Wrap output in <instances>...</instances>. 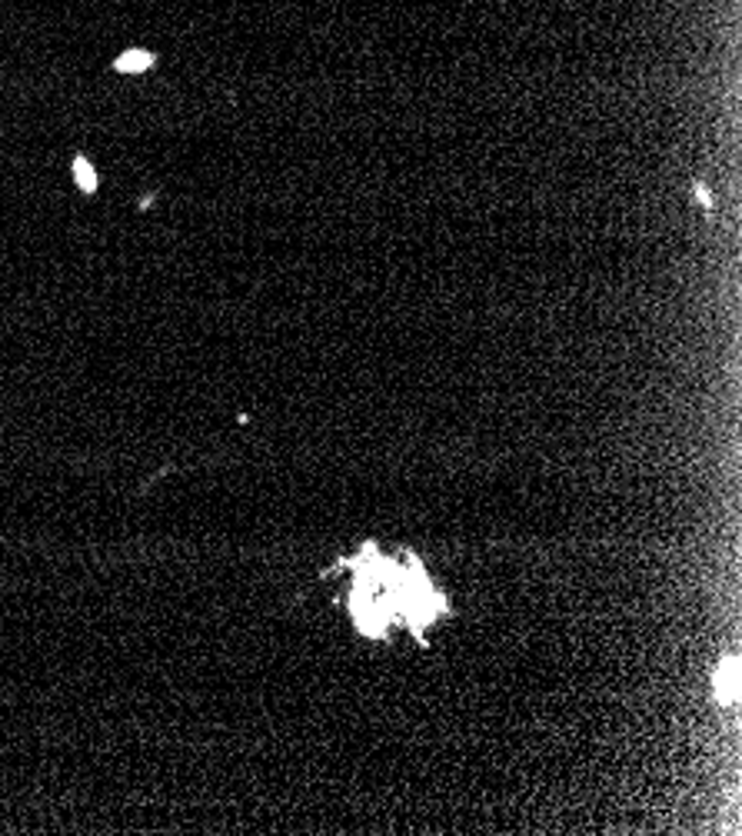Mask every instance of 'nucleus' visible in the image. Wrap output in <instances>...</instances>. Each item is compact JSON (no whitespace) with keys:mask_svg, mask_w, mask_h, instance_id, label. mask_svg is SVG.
<instances>
[{"mask_svg":"<svg viewBox=\"0 0 742 836\" xmlns=\"http://www.w3.org/2000/svg\"><path fill=\"white\" fill-rule=\"evenodd\" d=\"M113 74H120V77H137V74H147V70H153L156 67V54L153 50H147V47H127V50H120L117 57H113Z\"/></svg>","mask_w":742,"mask_h":836,"instance_id":"nucleus-1","label":"nucleus"},{"mask_svg":"<svg viewBox=\"0 0 742 836\" xmlns=\"http://www.w3.org/2000/svg\"><path fill=\"white\" fill-rule=\"evenodd\" d=\"M712 690H716V700L719 703H736L739 697V660L736 657H726L712 673Z\"/></svg>","mask_w":742,"mask_h":836,"instance_id":"nucleus-2","label":"nucleus"},{"mask_svg":"<svg viewBox=\"0 0 742 836\" xmlns=\"http://www.w3.org/2000/svg\"><path fill=\"white\" fill-rule=\"evenodd\" d=\"M70 174H73V183H77V190H80V194H87V197H93V194L100 190V174H97V167L90 163V157H84V154H73V163H70Z\"/></svg>","mask_w":742,"mask_h":836,"instance_id":"nucleus-3","label":"nucleus"},{"mask_svg":"<svg viewBox=\"0 0 742 836\" xmlns=\"http://www.w3.org/2000/svg\"><path fill=\"white\" fill-rule=\"evenodd\" d=\"M693 197L706 207V210H712V197H709V190H706V183H693Z\"/></svg>","mask_w":742,"mask_h":836,"instance_id":"nucleus-4","label":"nucleus"},{"mask_svg":"<svg viewBox=\"0 0 742 836\" xmlns=\"http://www.w3.org/2000/svg\"><path fill=\"white\" fill-rule=\"evenodd\" d=\"M153 200H156V194H147V197H140V203H137V207H140V210H150Z\"/></svg>","mask_w":742,"mask_h":836,"instance_id":"nucleus-5","label":"nucleus"}]
</instances>
